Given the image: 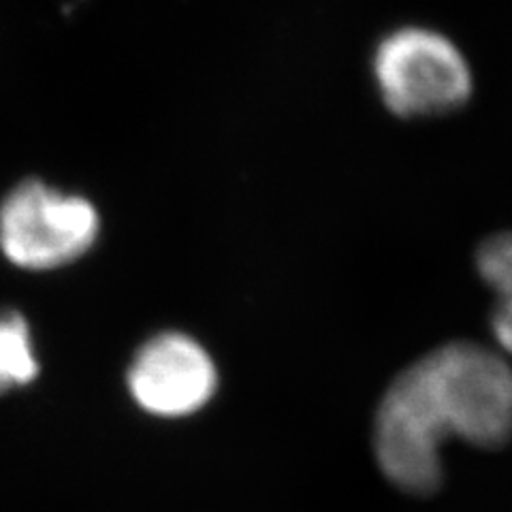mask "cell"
Returning a JSON list of instances; mask_svg holds the SVG:
<instances>
[{
	"instance_id": "obj_1",
	"label": "cell",
	"mask_w": 512,
	"mask_h": 512,
	"mask_svg": "<svg viewBox=\"0 0 512 512\" xmlns=\"http://www.w3.org/2000/svg\"><path fill=\"white\" fill-rule=\"evenodd\" d=\"M451 438L485 448L512 438V367L474 342L446 344L414 361L376 414L378 466L406 493L440 487V446Z\"/></svg>"
},
{
	"instance_id": "obj_5",
	"label": "cell",
	"mask_w": 512,
	"mask_h": 512,
	"mask_svg": "<svg viewBox=\"0 0 512 512\" xmlns=\"http://www.w3.org/2000/svg\"><path fill=\"white\" fill-rule=\"evenodd\" d=\"M476 267L495 295L491 331L512 357V231L485 239L476 252Z\"/></svg>"
},
{
	"instance_id": "obj_3",
	"label": "cell",
	"mask_w": 512,
	"mask_h": 512,
	"mask_svg": "<svg viewBox=\"0 0 512 512\" xmlns=\"http://www.w3.org/2000/svg\"><path fill=\"white\" fill-rule=\"evenodd\" d=\"M99 227L90 201L32 180L0 205V250L22 269H56L84 256Z\"/></svg>"
},
{
	"instance_id": "obj_6",
	"label": "cell",
	"mask_w": 512,
	"mask_h": 512,
	"mask_svg": "<svg viewBox=\"0 0 512 512\" xmlns=\"http://www.w3.org/2000/svg\"><path fill=\"white\" fill-rule=\"evenodd\" d=\"M39 365L26 320L15 314L0 316V393L37 378Z\"/></svg>"
},
{
	"instance_id": "obj_2",
	"label": "cell",
	"mask_w": 512,
	"mask_h": 512,
	"mask_svg": "<svg viewBox=\"0 0 512 512\" xmlns=\"http://www.w3.org/2000/svg\"><path fill=\"white\" fill-rule=\"evenodd\" d=\"M384 105L402 118L442 116L472 94V71L459 47L440 32L406 26L384 37L374 54Z\"/></svg>"
},
{
	"instance_id": "obj_4",
	"label": "cell",
	"mask_w": 512,
	"mask_h": 512,
	"mask_svg": "<svg viewBox=\"0 0 512 512\" xmlns=\"http://www.w3.org/2000/svg\"><path fill=\"white\" fill-rule=\"evenodd\" d=\"M218 384L214 361L184 333H163L143 346L128 370L135 402L156 416H186L210 402Z\"/></svg>"
}]
</instances>
